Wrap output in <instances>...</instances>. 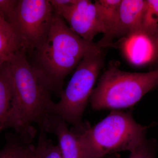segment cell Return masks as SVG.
<instances>
[{
    "label": "cell",
    "mask_w": 158,
    "mask_h": 158,
    "mask_svg": "<svg viewBox=\"0 0 158 158\" xmlns=\"http://www.w3.org/2000/svg\"><path fill=\"white\" fill-rule=\"evenodd\" d=\"M18 0H0V16L7 22L14 14Z\"/></svg>",
    "instance_id": "obj_17"
},
{
    "label": "cell",
    "mask_w": 158,
    "mask_h": 158,
    "mask_svg": "<svg viewBox=\"0 0 158 158\" xmlns=\"http://www.w3.org/2000/svg\"><path fill=\"white\" fill-rule=\"evenodd\" d=\"M102 49L85 56L76 68L71 78L59 97V102L53 104L51 113L70 123L81 132L82 117L94 90L103 63Z\"/></svg>",
    "instance_id": "obj_5"
},
{
    "label": "cell",
    "mask_w": 158,
    "mask_h": 158,
    "mask_svg": "<svg viewBox=\"0 0 158 158\" xmlns=\"http://www.w3.org/2000/svg\"><path fill=\"white\" fill-rule=\"evenodd\" d=\"M54 15L49 0H18L14 14L8 22L27 56L45 41Z\"/></svg>",
    "instance_id": "obj_6"
},
{
    "label": "cell",
    "mask_w": 158,
    "mask_h": 158,
    "mask_svg": "<svg viewBox=\"0 0 158 158\" xmlns=\"http://www.w3.org/2000/svg\"><path fill=\"white\" fill-rule=\"evenodd\" d=\"M121 0H96L94 2L100 22L103 29L104 40L110 36L116 27Z\"/></svg>",
    "instance_id": "obj_10"
},
{
    "label": "cell",
    "mask_w": 158,
    "mask_h": 158,
    "mask_svg": "<svg viewBox=\"0 0 158 158\" xmlns=\"http://www.w3.org/2000/svg\"><path fill=\"white\" fill-rule=\"evenodd\" d=\"M54 14L45 41L28 56L32 59L30 63L47 79L52 93L59 96L66 77L85 56L102 48L97 43L82 39L72 31L62 17Z\"/></svg>",
    "instance_id": "obj_2"
},
{
    "label": "cell",
    "mask_w": 158,
    "mask_h": 158,
    "mask_svg": "<svg viewBox=\"0 0 158 158\" xmlns=\"http://www.w3.org/2000/svg\"><path fill=\"white\" fill-rule=\"evenodd\" d=\"M40 130L57 136L62 158H88L79 133L69 129L66 122L59 116L50 114Z\"/></svg>",
    "instance_id": "obj_9"
},
{
    "label": "cell",
    "mask_w": 158,
    "mask_h": 158,
    "mask_svg": "<svg viewBox=\"0 0 158 158\" xmlns=\"http://www.w3.org/2000/svg\"><path fill=\"white\" fill-rule=\"evenodd\" d=\"M158 85V68L146 73L129 72L112 65L104 73L90 101L94 110L132 107Z\"/></svg>",
    "instance_id": "obj_4"
},
{
    "label": "cell",
    "mask_w": 158,
    "mask_h": 158,
    "mask_svg": "<svg viewBox=\"0 0 158 158\" xmlns=\"http://www.w3.org/2000/svg\"></svg>",
    "instance_id": "obj_19"
},
{
    "label": "cell",
    "mask_w": 158,
    "mask_h": 158,
    "mask_svg": "<svg viewBox=\"0 0 158 158\" xmlns=\"http://www.w3.org/2000/svg\"><path fill=\"white\" fill-rule=\"evenodd\" d=\"M35 147L22 141L18 136H10L0 150V158H34Z\"/></svg>",
    "instance_id": "obj_13"
},
{
    "label": "cell",
    "mask_w": 158,
    "mask_h": 158,
    "mask_svg": "<svg viewBox=\"0 0 158 158\" xmlns=\"http://www.w3.org/2000/svg\"><path fill=\"white\" fill-rule=\"evenodd\" d=\"M55 14L65 20L72 31L86 41L93 42L96 35L104 33L95 5L89 0H76Z\"/></svg>",
    "instance_id": "obj_7"
},
{
    "label": "cell",
    "mask_w": 158,
    "mask_h": 158,
    "mask_svg": "<svg viewBox=\"0 0 158 158\" xmlns=\"http://www.w3.org/2000/svg\"><path fill=\"white\" fill-rule=\"evenodd\" d=\"M5 67L12 94L9 128H13L22 141L30 144L36 133L32 125L36 123L41 128L52 113V91L47 79L29 62L23 50L17 52Z\"/></svg>",
    "instance_id": "obj_1"
},
{
    "label": "cell",
    "mask_w": 158,
    "mask_h": 158,
    "mask_svg": "<svg viewBox=\"0 0 158 158\" xmlns=\"http://www.w3.org/2000/svg\"><path fill=\"white\" fill-rule=\"evenodd\" d=\"M146 8V0H121L116 27L108 38L97 43L99 46L101 48L109 46L118 37L142 34Z\"/></svg>",
    "instance_id": "obj_8"
},
{
    "label": "cell",
    "mask_w": 158,
    "mask_h": 158,
    "mask_svg": "<svg viewBox=\"0 0 158 158\" xmlns=\"http://www.w3.org/2000/svg\"><path fill=\"white\" fill-rule=\"evenodd\" d=\"M5 64L0 66V133L9 128L12 110V91Z\"/></svg>",
    "instance_id": "obj_12"
},
{
    "label": "cell",
    "mask_w": 158,
    "mask_h": 158,
    "mask_svg": "<svg viewBox=\"0 0 158 158\" xmlns=\"http://www.w3.org/2000/svg\"><path fill=\"white\" fill-rule=\"evenodd\" d=\"M22 49L12 27L0 16V66L5 65Z\"/></svg>",
    "instance_id": "obj_11"
},
{
    "label": "cell",
    "mask_w": 158,
    "mask_h": 158,
    "mask_svg": "<svg viewBox=\"0 0 158 158\" xmlns=\"http://www.w3.org/2000/svg\"><path fill=\"white\" fill-rule=\"evenodd\" d=\"M45 133L40 130L38 143L34 149V158H62L59 145L47 139Z\"/></svg>",
    "instance_id": "obj_15"
},
{
    "label": "cell",
    "mask_w": 158,
    "mask_h": 158,
    "mask_svg": "<svg viewBox=\"0 0 158 158\" xmlns=\"http://www.w3.org/2000/svg\"><path fill=\"white\" fill-rule=\"evenodd\" d=\"M148 127L137 123L131 112L113 110L92 127L78 133L88 158H104L118 152H131L145 140Z\"/></svg>",
    "instance_id": "obj_3"
},
{
    "label": "cell",
    "mask_w": 158,
    "mask_h": 158,
    "mask_svg": "<svg viewBox=\"0 0 158 158\" xmlns=\"http://www.w3.org/2000/svg\"><path fill=\"white\" fill-rule=\"evenodd\" d=\"M158 145L154 141L145 140L138 147L130 152L128 158H155Z\"/></svg>",
    "instance_id": "obj_16"
},
{
    "label": "cell",
    "mask_w": 158,
    "mask_h": 158,
    "mask_svg": "<svg viewBox=\"0 0 158 158\" xmlns=\"http://www.w3.org/2000/svg\"><path fill=\"white\" fill-rule=\"evenodd\" d=\"M155 61L158 59V34L152 41Z\"/></svg>",
    "instance_id": "obj_18"
},
{
    "label": "cell",
    "mask_w": 158,
    "mask_h": 158,
    "mask_svg": "<svg viewBox=\"0 0 158 158\" xmlns=\"http://www.w3.org/2000/svg\"><path fill=\"white\" fill-rule=\"evenodd\" d=\"M147 8L144 15L142 34L150 39L158 34V0H146Z\"/></svg>",
    "instance_id": "obj_14"
}]
</instances>
